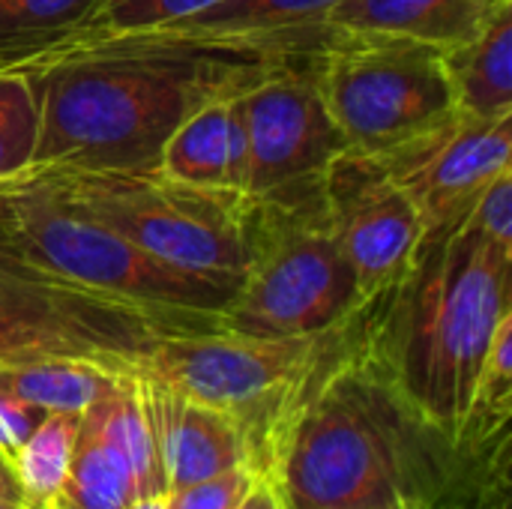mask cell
Returning a JSON list of instances; mask_svg holds the SVG:
<instances>
[{
    "instance_id": "1",
    "label": "cell",
    "mask_w": 512,
    "mask_h": 509,
    "mask_svg": "<svg viewBox=\"0 0 512 509\" xmlns=\"http://www.w3.org/2000/svg\"><path fill=\"white\" fill-rule=\"evenodd\" d=\"M288 509L375 501L504 504L510 444L465 450L432 426L363 348L354 315L252 450Z\"/></svg>"
},
{
    "instance_id": "2",
    "label": "cell",
    "mask_w": 512,
    "mask_h": 509,
    "mask_svg": "<svg viewBox=\"0 0 512 509\" xmlns=\"http://www.w3.org/2000/svg\"><path fill=\"white\" fill-rule=\"evenodd\" d=\"M309 39L105 33L30 69L39 144L30 171H159L171 132L198 108L237 96L276 63L321 51Z\"/></svg>"
},
{
    "instance_id": "3",
    "label": "cell",
    "mask_w": 512,
    "mask_h": 509,
    "mask_svg": "<svg viewBox=\"0 0 512 509\" xmlns=\"http://www.w3.org/2000/svg\"><path fill=\"white\" fill-rule=\"evenodd\" d=\"M512 249L468 219L426 231L408 270L354 312L372 360L459 444L477 375L512 312Z\"/></svg>"
},
{
    "instance_id": "4",
    "label": "cell",
    "mask_w": 512,
    "mask_h": 509,
    "mask_svg": "<svg viewBox=\"0 0 512 509\" xmlns=\"http://www.w3.org/2000/svg\"><path fill=\"white\" fill-rule=\"evenodd\" d=\"M0 252L69 285L177 315H219L237 294V276L171 267L81 207L42 174L0 186Z\"/></svg>"
},
{
    "instance_id": "5",
    "label": "cell",
    "mask_w": 512,
    "mask_h": 509,
    "mask_svg": "<svg viewBox=\"0 0 512 509\" xmlns=\"http://www.w3.org/2000/svg\"><path fill=\"white\" fill-rule=\"evenodd\" d=\"M246 243L240 288L219 312L222 330L261 339L321 336L363 306L324 204L285 210L246 198Z\"/></svg>"
},
{
    "instance_id": "6",
    "label": "cell",
    "mask_w": 512,
    "mask_h": 509,
    "mask_svg": "<svg viewBox=\"0 0 512 509\" xmlns=\"http://www.w3.org/2000/svg\"><path fill=\"white\" fill-rule=\"evenodd\" d=\"M147 255L204 276L243 279L249 261L246 198L177 183L159 171H36Z\"/></svg>"
},
{
    "instance_id": "7",
    "label": "cell",
    "mask_w": 512,
    "mask_h": 509,
    "mask_svg": "<svg viewBox=\"0 0 512 509\" xmlns=\"http://www.w3.org/2000/svg\"><path fill=\"white\" fill-rule=\"evenodd\" d=\"M219 327V315H177L126 303L0 252V363L75 357L129 369L165 336Z\"/></svg>"
},
{
    "instance_id": "8",
    "label": "cell",
    "mask_w": 512,
    "mask_h": 509,
    "mask_svg": "<svg viewBox=\"0 0 512 509\" xmlns=\"http://www.w3.org/2000/svg\"><path fill=\"white\" fill-rule=\"evenodd\" d=\"M318 81L348 150L366 156H390L456 114L444 48L408 36L333 30Z\"/></svg>"
},
{
    "instance_id": "9",
    "label": "cell",
    "mask_w": 512,
    "mask_h": 509,
    "mask_svg": "<svg viewBox=\"0 0 512 509\" xmlns=\"http://www.w3.org/2000/svg\"><path fill=\"white\" fill-rule=\"evenodd\" d=\"M330 336L333 330L321 336L261 339L222 327L177 333L147 348L129 372L156 378L189 399L231 414L246 432L252 462L264 429L315 366Z\"/></svg>"
},
{
    "instance_id": "10",
    "label": "cell",
    "mask_w": 512,
    "mask_h": 509,
    "mask_svg": "<svg viewBox=\"0 0 512 509\" xmlns=\"http://www.w3.org/2000/svg\"><path fill=\"white\" fill-rule=\"evenodd\" d=\"M321 51L276 63L261 81L240 93L249 147V201L285 210L324 204L327 168L348 144L321 93Z\"/></svg>"
},
{
    "instance_id": "11",
    "label": "cell",
    "mask_w": 512,
    "mask_h": 509,
    "mask_svg": "<svg viewBox=\"0 0 512 509\" xmlns=\"http://www.w3.org/2000/svg\"><path fill=\"white\" fill-rule=\"evenodd\" d=\"M324 210L363 303L408 270L426 234L417 204L396 183L387 162L357 150H342L330 162Z\"/></svg>"
},
{
    "instance_id": "12",
    "label": "cell",
    "mask_w": 512,
    "mask_h": 509,
    "mask_svg": "<svg viewBox=\"0 0 512 509\" xmlns=\"http://www.w3.org/2000/svg\"><path fill=\"white\" fill-rule=\"evenodd\" d=\"M512 114L483 120L453 114L432 132L381 156L396 183L417 204L426 231L468 219L480 192L510 171Z\"/></svg>"
},
{
    "instance_id": "13",
    "label": "cell",
    "mask_w": 512,
    "mask_h": 509,
    "mask_svg": "<svg viewBox=\"0 0 512 509\" xmlns=\"http://www.w3.org/2000/svg\"><path fill=\"white\" fill-rule=\"evenodd\" d=\"M132 375L138 381L141 411L165 492L249 462L246 432L231 414L189 399L156 378Z\"/></svg>"
},
{
    "instance_id": "14",
    "label": "cell",
    "mask_w": 512,
    "mask_h": 509,
    "mask_svg": "<svg viewBox=\"0 0 512 509\" xmlns=\"http://www.w3.org/2000/svg\"><path fill=\"white\" fill-rule=\"evenodd\" d=\"M246 126L240 111V93L207 102L189 114L165 141L159 156V174L216 192H237L246 198Z\"/></svg>"
},
{
    "instance_id": "15",
    "label": "cell",
    "mask_w": 512,
    "mask_h": 509,
    "mask_svg": "<svg viewBox=\"0 0 512 509\" xmlns=\"http://www.w3.org/2000/svg\"><path fill=\"white\" fill-rule=\"evenodd\" d=\"M504 3L510 0H339L327 15V27L453 48L474 39Z\"/></svg>"
},
{
    "instance_id": "16",
    "label": "cell",
    "mask_w": 512,
    "mask_h": 509,
    "mask_svg": "<svg viewBox=\"0 0 512 509\" xmlns=\"http://www.w3.org/2000/svg\"><path fill=\"white\" fill-rule=\"evenodd\" d=\"M108 0H0V72L33 69L102 36Z\"/></svg>"
},
{
    "instance_id": "17",
    "label": "cell",
    "mask_w": 512,
    "mask_h": 509,
    "mask_svg": "<svg viewBox=\"0 0 512 509\" xmlns=\"http://www.w3.org/2000/svg\"><path fill=\"white\" fill-rule=\"evenodd\" d=\"M453 105L468 117L512 114V0L468 42L444 48Z\"/></svg>"
},
{
    "instance_id": "18",
    "label": "cell",
    "mask_w": 512,
    "mask_h": 509,
    "mask_svg": "<svg viewBox=\"0 0 512 509\" xmlns=\"http://www.w3.org/2000/svg\"><path fill=\"white\" fill-rule=\"evenodd\" d=\"M339 0H219L171 27L195 36H252V39H309L324 36L327 15Z\"/></svg>"
},
{
    "instance_id": "19",
    "label": "cell",
    "mask_w": 512,
    "mask_h": 509,
    "mask_svg": "<svg viewBox=\"0 0 512 509\" xmlns=\"http://www.w3.org/2000/svg\"><path fill=\"white\" fill-rule=\"evenodd\" d=\"M123 372L126 369H111L75 357L0 363V393L15 396L45 414H84L117 384Z\"/></svg>"
},
{
    "instance_id": "20",
    "label": "cell",
    "mask_w": 512,
    "mask_h": 509,
    "mask_svg": "<svg viewBox=\"0 0 512 509\" xmlns=\"http://www.w3.org/2000/svg\"><path fill=\"white\" fill-rule=\"evenodd\" d=\"M60 498L78 509H126L141 498L126 456L84 414Z\"/></svg>"
},
{
    "instance_id": "21",
    "label": "cell",
    "mask_w": 512,
    "mask_h": 509,
    "mask_svg": "<svg viewBox=\"0 0 512 509\" xmlns=\"http://www.w3.org/2000/svg\"><path fill=\"white\" fill-rule=\"evenodd\" d=\"M512 420V312L498 324L477 375L468 414L462 420L459 447L492 450L510 444Z\"/></svg>"
},
{
    "instance_id": "22",
    "label": "cell",
    "mask_w": 512,
    "mask_h": 509,
    "mask_svg": "<svg viewBox=\"0 0 512 509\" xmlns=\"http://www.w3.org/2000/svg\"><path fill=\"white\" fill-rule=\"evenodd\" d=\"M78 423L81 414H45L39 426L30 432V438L9 459L24 504L30 509H45L60 498L72 465Z\"/></svg>"
},
{
    "instance_id": "23",
    "label": "cell",
    "mask_w": 512,
    "mask_h": 509,
    "mask_svg": "<svg viewBox=\"0 0 512 509\" xmlns=\"http://www.w3.org/2000/svg\"><path fill=\"white\" fill-rule=\"evenodd\" d=\"M39 144V93L30 69L0 72V186L33 168Z\"/></svg>"
},
{
    "instance_id": "24",
    "label": "cell",
    "mask_w": 512,
    "mask_h": 509,
    "mask_svg": "<svg viewBox=\"0 0 512 509\" xmlns=\"http://www.w3.org/2000/svg\"><path fill=\"white\" fill-rule=\"evenodd\" d=\"M213 3L219 0H108L102 15V36L171 27Z\"/></svg>"
},
{
    "instance_id": "25",
    "label": "cell",
    "mask_w": 512,
    "mask_h": 509,
    "mask_svg": "<svg viewBox=\"0 0 512 509\" xmlns=\"http://www.w3.org/2000/svg\"><path fill=\"white\" fill-rule=\"evenodd\" d=\"M261 471L252 462L234 465L216 477L198 480L192 486H183L177 492H168V507L171 509H234L243 495L252 489L255 477Z\"/></svg>"
},
{
    "instance_id": "26",
    "label": "cell",
    "mask_w": 512,
    "mask_h": 509,
    "mask_svg": "<svg viewBox=\"0 0 512 509\" xmlns=\"http://www.w3.org/2000/svg\"><path fill=\"white\" fill-rule=\"evenodd\" d=\"M468 222L486 237L512 249V168L495 177L474 201Z\"/></svg>"
},
{
    "instance_id": "27",
    "label": "cell",
    "mask_w": 512,
    "mask_h": 509,
    "mask_svg": "<svg viewBox=\"0 0 512 509\" xmlns=\"http://www.w3.org/2000/svg\"><path fill=\"white\" fill-rule=\"evenodd\" d=\"M45 417V411L0 393V456L12 459L15 450L30 438V432L39 426V420Z\"/></svg>"
},
{
    "instance_id": "28",
    "label": "cell",
    "mask_w": 512,
    "mask_h": 509,
    "mask_svg": "<svg viewBox=\"0 0 512 509\" xmlns=\"http://www.w3.org/2000/svg\"><path fill=\"white\" fill-rule=\"evenodd\" d=\"M234 509H288V507H285V501H282V492H279L276 480H273L267 471H261V474L255 477V483H252V489L243 495V501H240Z\"/></svg>"
},
{
    "instance_id": "29",
    "label": "cell",
    "mask_w": 512,
    "mask_h": 509,
    "mask_svg": "<svg viewBox=\"0 0 512 509\" xmlns=\"http://www.w3.org/2000/svg\"><path fill=\"white\" fill-rule=\"evenodd\" d=\"M336 509H495L489 504H426V501H375V504H360V507H336Z\"/></svg>"
},
{
    "instance_id": "30",
    "label": "cell",
    "mask_w": 512,
    "mask_h": 509,
    "mask_svg": "<svg viewBox=\"0 0 512 509\" xmlns=\"http://www.w3.org/2000/svg\"><path fill=\"white\" fill-rule=\"evenodd\" d=\"M0 501L3 504H24V495H21V486L12 474V465L6 456H0ZM27 507V504H24Z\"/></svg>"
},
{
    "instance_id": "31",
    "label": "cell",
    "mask_w": 512,
    "mask_h": 509,
    "mask_svg": "<svg viewBox=\"0 0 512 509\" xmlns=\"http://www.w3.org/2000/svg\"><path fill=\"white\" fill-rule=\"evenodd\" d=\"M126 509H171L168 507V492L162 495H144V498H135Z\"/></svg>"
},
{
    "instance_id": "32",
    "label": "cell",
    "mask_w": 512,
    "mask_h": 509,
    "mask_svg": "<svg viewBox=\"0 0 512 509\" xmlns=\"http://www.w3.org/2000/svg\"><path fill=\"white\" fill-rule=\"evenodd\" d=\"M45 509H78V507H72V504H66L63 498H57V501H51Z\"/></svg>"
},
{
    "instance_id": "33",
    "label": "cell",
    "mask_w": 512,
    "mask_h": 509,
    "mask_svg": "<svg viewBox=\"0 0 512 509\" xmlns=\"http://www.w3.org/2000/svg\"><path fill=\"white\" fill-rule=\"evenodd\" d=\"M0 504H3V501H0Z\"/></svg>"
}]
</instances>
